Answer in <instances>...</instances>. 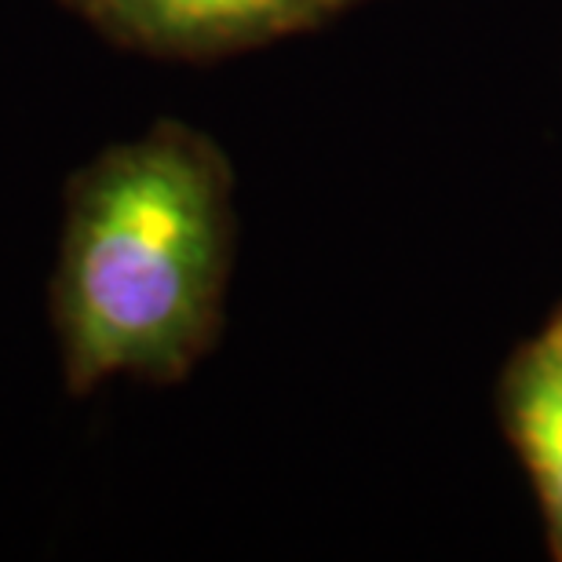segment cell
Segmentation results:
<instances>
[{
  "instance_id": "1",
  "label": "cell",
  "mask_w": 562,
  "mask_h": 562,
  "mask_svg": "<svg viewBox=\"0 0 562 562\" xmlns=\"http://www.w3.org/2000/svg\"><path fill=\"white\" fill-rule=\"evenodd\" d=\"M216 267V198L194 157L146 146L99 179L77 223L70 333L81 376L157 366L194 336Z\"/></svg>"
},
{
  "instance_id": "3",
  "label": "cell",
  "mask_w": 562,
  "mask_h": 562,
  "mask_svg": "<svg viewBox=\"0 0 562 562\" xmlns=\"http://www.w3.org/2000/svg\"><path fill=\"white\" fill-rule=\"evenodd\" d=\"M117 19L150 37H223L300 15L311 0H106Z\"/></svg>"
},
{
  "instance_id": "2",
  "label": "cell",
  "mask_w": 562,
  "mask_h": 562,
  "mask_svg": "<svg viewBox=\"0 0 562 562\" xmlns=\"http://www.w3.org/2000/svg\"><path fill=\"white\" fill-rule=\"evenodd\" d=\"M512 420L562 544V314L526 347L515 369Z\"/></svg>"
}]
</instances>
